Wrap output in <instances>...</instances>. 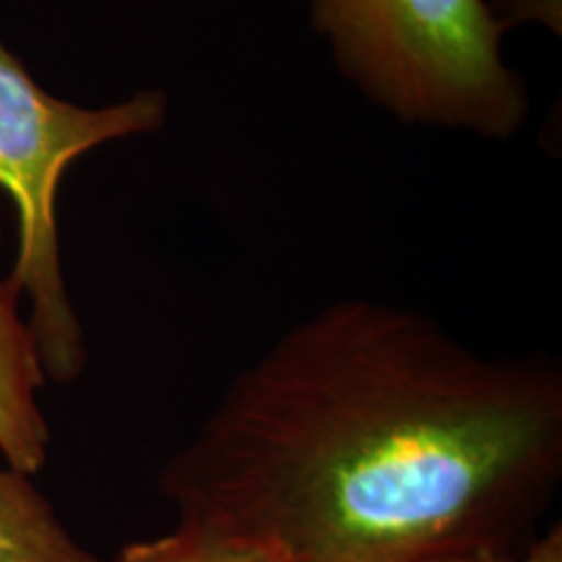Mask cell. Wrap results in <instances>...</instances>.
<instances>
[{"label": "cell", "mask_w": 562, "mask_h": 562, "mask_svg": "<svg viewBox=\"0 0 562 562\" xmlns=\"http://www.w3.org/2000/svg\"><path fill=\"white\" fill-rule=\"evenodd\" d=\"M497 19L503 21L505 30L524 24V21H542L560 34V0H497L492 3Z\"/></svg>", "instance_id": "52a82bcc"}, {"label": "cell", "mask_w": 562, "mask_h": 562, "mask_svg": "<svg viewBox=\"0 0 562 562\" xmlns=\"http://www.w3.org/2000/svg\"><path fill=\"white\" fill-rule=\"evenodd\" d=\"M19 300L11 281H0V456L5 467L34 476L50 459L53 438L40 406L47 381Z\"/></svg>", "instance_id": "277c9868"}, {"label": "cell", "mask_w": 562, "mask_h": 562, "mask_svg": "<svg viewBox=\"0 0 562 562\" xmlns=\"http://www.w3.org/2000/svg\"><path fill=\"white\" fill-rule=\"evenodd\" d=\"M311 24L341 79L393 121L482 140L529 121L490 0H311Z\"/></svg>", "instance_id": "7a4b0ae2"}, {"label": "cell", "mask_w": 562, "mask_h": 562, "mask_svg": "<svg viewBox=\"0 0 562 562\" xmlns=\"http://www.w3.org/2000/svg\"><path fill=\"white\" fill-rule=\"evenodd\" d=\"M518 562H562V526L554 524L544 537L533 539Z\"/></svg>", "instance_id": "ba28073f"}, {"label": "cell", "mask_w": 562, "mask_h": 562, "mask_svg": "<svg viewBox=\"0 0 562 562\" xmlns=\"http://www.w3.org/2000/svg\"><path fill=\"white\" fill-rule=\"evenodd\" d=\"M102 562H286L271 547L201 524L178 521L172 531L125 544Z\"/></svg>", "instance_id": "8992f818"}, {"label": "cell", "mask_w": 562, "mask_h": 562, "mask_svg": "<svg viewBox=\"0 0 562 562\" xmlns=\"http://www.w3.org/2000/svg\"><path fill=\"white\" fill-rule=\"evenodd\" d=\"M432 562H518V558H480V560H432Z\"/></svg>", "instance_id": "9c48e42d"}, {"label": "cell", "mask_w": 562, "mask_h": 562, "mask_svg": "<svg viewBox=\"0 0 562 562\" xmlns=\"http://www.w3.org/2000/svg\"><path fill=\"white\" fill-rule=\"evenodd\" d=\"M560 480L558 362L341 297L232 378L157 487L286 562H432L518 558Z\"/></svg>", "instance_id": "6da1fadb"}, {"label": "cell", "mask_w": 562, "mask_h": 562, "mask_svg": "<svg viewBox=\"0 0 562 562\" xmlns=\"http://www.w3.org/2000/svg\"><path fill=\"white\" fill-rule=\"evenodd\" d=\"M0 562H102L63 524L30 474L0 467Z\"/></svg>", "instance_id": "5b68a950"}, {"label": "cell", "mask_w": 562, "mask_h": 562, "mask_svg": "<svg viewBox=\"0 0 562 562\" xmlns=\"http://www.w3.org/2000/svg\"><path fill=\"white\" fill-rule=\"evenodd\" d=\"M167 97L144 89L121 102L81 108L34 81L0 40V191L16 209L11 286L30 300V334L45 381L74 383L87 368V341L60 261L58 188L76 159L112 140L157 133Z\"/></svg>", "instance_id": "3957f363"}]
</instances>
